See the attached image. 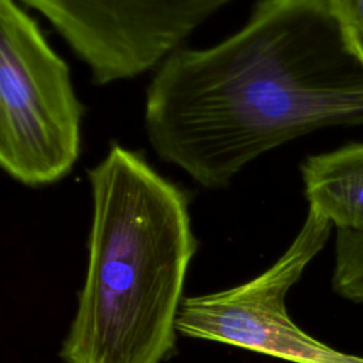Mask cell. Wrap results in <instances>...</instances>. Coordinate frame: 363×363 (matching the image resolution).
I'll list each match as a JSON object with an SVG mask.
<instances>
[{
    "mask_svg": "<svg viewBox=\"0 0 363 363\" xmlns=\"http://www.w3.org/2000/svg\"><path fill=\"white\" fill-rule=\"evenodd\" d=\"M84 106L67 62L17 0H0V166L28 187L71 173Z\"/></svg>",
    "mask_w": 363,
    "mask_h": 363,
    "instance_id": "3957f363",
    "label": "cell"
},
{
    "mask_svg": "<svg viewBox=\"0 0 363 363\" xmlns=\"http://www.w3.org/2000/svg\"><path fill=\"white\" fill-rule=\"evenodd\" d=\"M353 123H363V68L328 0H258L230 37L172 52L146 91L152 149L210 190L292 139Z\"/></svg>",
    "mask_w": 363,
    "mask_h": 363,
    "instance_id": "6da1fadb",
    "label": "cell"
},
{
    "mask_svg": "<svg viewBox=\"0 0 363 363\" xmlns=\"http://www.w3.org/2000/svg\"><path fill=\"white\" fill-rule=\"evenodd\" d=\"M43 14L96 85L156 69L231 0H20Z\"/></svg>",
    "mask_w": 363,
    "mask_h": 363,
    "instance_id": "5b68a950",
    "label": "cell"
},
{
    "mask_svg": "<svg viewBox=\"0 0 363 363\" xmlns=\"http://www.w3.org/2000/svg\"><path fill=\"white\" fill-rule=\"evenodd\" d=\"M92 224L65 363H162L176 342L197 241L186 193L112 143L88 170Z\"/></svg>",
    "mask_w": 363,
    "mask_h": 363,
    "instance_id": "7a4b0ae2",
    "label": "cell"
},
{
    "mask_svg": "<svg viewBox=\"0 0 363 363\" xmlns=\"http://www.w3.org/2000/svg\"><path fill=\"white\" fill-rule=\"evenodd\" d=\"M332 223L309 208L285 252L255 278L228 289L184 298L176 329L193 339L220 342L291 363H363L302 330L288 315L285 298L323 248Z\"/></svg>",
    "mask_w": 363,
    "mask_h": 363,
    "instance_id": "277c9868",
    "label": "cell"
},
{
    "mask_svg": "<svg viewBox=\"0 0 363 363\" xmlns=\"http://www.w3.org/2000/svg\"><path fill=\"white\" fill-rule=\"evenodd\" d=\"M343 43L363 68V0H328Z\"/></svg>",
    "mask_w": 363,
    "mask_h": 363,
    "instance_id": "52a82bcc",
    "label": "cell"
},
{
    "mask_svg": "<svg viewBox=\"0 0 363 363\" xmlns=\"http://www.w3.org/2000/svg\"><path fill=\"white\" fill-rule=\"evenodd\" d=\"M301 174L309 208L336 230L363 231V145L309 156Z\"/></svg>",
    "mask_w": 363,
    "mask_h": 363,
    "instance_id": "8992f818",
    "label": "cell"
}]
</instances>
